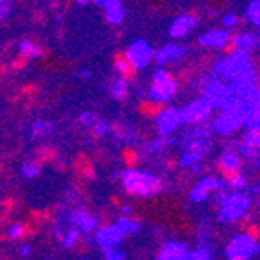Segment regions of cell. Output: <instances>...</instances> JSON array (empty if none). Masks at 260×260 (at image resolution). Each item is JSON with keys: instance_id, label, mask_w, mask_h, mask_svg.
Listing matches in <instances>:
<instances>
[{"instance_id": "5", "label": "cell", "mask_w": 260, "mask_h": 260, "mask_svg": "<svg viewBox=\"0 0 260 260\" xmlns=\"http://www.w3.org/2000/svg\"><path fill=\"white\" fill-rule=\"evenodd\" d=\"M260 253L258 240L247 231H240L225 246V260H251Z\"/></svg>"}, {"instance_id": "36", "label": "cell", "mask_w": 260, "mask_h": 260, "mask_svg": "<svg viewBox=\"0 0 260 260\" xmlns=\"http://www.w3.org/2000/svg\"><path fill=\"white\" fill-rule=\"evenodd\" d=\"M222 29H225V31H230V29H235V27L239 26V17L235 13H225V15H222Z\"/></svg>"}, {"instance_id": "10", "label": "cell", "mask_w": 260, "mask_h": 260, "mask_svg": "<svg viewBox=\"0 0 260 260\" xmlns=\"http://www.w3.org/2000/svg\"><path fill=\"white\" fill-rule=\"evenodd\" d=\"M182 118H184V124H189V126H199V124H206L211 117V109L208 108L202 99H195L191 100L189 104L184 106L182 109Z\"/></svg>"}, {"instance_id": "20", "label": "cell", "mask_w": 260, "mask_h": 260, "mask_svg": "<svg viewBox=\"0 0 260 260\" xmlns=\"http://www.w3.org/2000/svg\"><path fill=\"white\" fill-rule=\"evenodd\" d=\"M209 75H211L213 78L220 80V82L230 84L231 78L235 77V70H233V66L230 64V60H228L225 56H220V58H217V60L213 62Z\"/></svg>"}, {"instance_id": "31", "label": "cell", "mask_w": 260, "mask_h": 260, "mask_svg": "<svg viewBox=\"0 0 260 260\" xmlns=\"http://www.w3.org/2000/svg\"><path fill=\"white\" fill-rule=\"evenodd\" d=\"M78 240H82V233L77 230V228H68V231H66V235L62 237V246L64 247H75L77 246Z\"/></svg>"}, {"instance_id": "32", "label": "cell", "mask_w": 260, "mask_h": 260, "mask_svg": "<svg viewBox=\"0 0 260 260\" xmlns=\"http://www.w3.org/2000/svg\"><path fill=\"white\" fill-rule=\"evenodd\" d=\"M235 151H237V155H239L240 158H246V160H249V162H251V158H253V162L258 160V149L249 148V146H246V144H242V142L237 146Z\"/></svg>"}, {"instance_id": "29", "label": "cell", "mask_w": 260, "mask_h": 260, "mask_svg": "<svg viewBox=\"0 0 260 260\" xmlns=\"http://www.w3.org/2000/svg\"><path fill=\"white\" fill-rule=\"evenodd\" d=\"M246 18L251 26L258 27L260 26V2L258 0H251L246 6Z\"/></svg>"}, {"instance_id": "14", "label": "cell", "mask_w": 260, "mask_h": 260, "mask_svg": "<svg viewBox=\"0 0 260 260\" xmlns=\"http://www.w3.org/2000/svg\"><path fill=\"white\" fill-rule=\"evenodd\" d=\"M199 26V18L191 13H182L178 15L171 24H169V37L171 39H184L186 35H189L191 31Z\"/></svg>"}, {"instance_id": "27", "label": "cell", "mask_w": 260, "mask_h": 260, "mask_svg": "<svg viewBox=\"0 0 260 260\" xmlns=\"http://www.w3.org/2000/svg\"><path fill=\"white\" fill-rule=\"evenodd\" d=\"M247 186H249V180L244 173H237V175H231L230 180L225 182V187L230 191H239V193H246Z\"/></svg>"}, {"instance_id": "42", "label": "cell", "mask_w": 260, "mask_h": 260, "mask_svg": "<svg viewBox=\"0 0 260 260\" xmlns=\"http://www.w3.org/2000/svg\"><path fill=\"white\" fill-rule=\"evenodd\" d=\"M11 9H13V2L9 0H0V20H4L11 15Z\"/></svg>"}, {"instance_id": "35", "label": "cell", "mask_w": 260, "mask_h": 260, "mask_svg": "<svg viewBox=\"0 0 260 260\" xmlns=\"http://www.w3.org/2000/svg\"><path fill=\"white\" fill-rule=\"evenodd\" d=\"M189 199L193 200V202H197V204H202V202H206V200L209 199V191H206L204 187L197 184V186L191 189Z\"/></svg>"}, {"instance_id": "8", "label": "cell", "mask_w": 260, "mask_h": 260, "mask_svg": "<svg viewBox=\"0 0 260 260\" xmlns=\"http://www.w3.org/2000/svg\"><path fill=\"white\" fill-rule=\"evenodd\" d=\"M184 126L182 111L178 108H164L156 113L155 127L158 131V137H171L177 129Z\"/></svg>"}, {"instance_id": "1", "label": "cell", "mask_w": 260, "mask_h": 260, "mask_svg": "<svg viewBox=\"0 0 260 260\" xmlns=\"http://www.w3.org/2000/svg\"><path fill=\"white\" fill-rule=\"evenodd\" d=\"M120 180L126 193L135 197H153L156 193H160L164 187L162 180L156 175L137 168L124 169L120 173Z\"/></svg>"}, {"instance_id": "12", "label": "cell", "mask_w": 260, "mask_h": 260, "mask_svg": "<svg viewBox=\"0 0 260 260\" xmlns=\"http://www.w3.org/2000/svg\"><path fill=\"white\" fill-rule=\"evenodd\" d=\"M184 56H186V48L184 46L175 42H168L166 46H162V48H158L153 53V60L156 62V68H166L168 64L182 60Z\"/></svg>"}, {"instance_id": "17", "label": "cell", "mask_w": 260, "mask_h": 260, "mask_svg": "<svg viewBox=\"0 0 260 260\" xmlns=\"http://www.w3.org/2000/svg\"><path fill=\"white\" fill-rule=\"evenodd\" d=\"M231 40V33L225 29H209L199 37V44L202 48L224 49Z\"/></svg>"}, {"instance_id": "7", "label": "cell", "mask_w": 260, "mask_h": 260, "mask_svg": "<svg viewBox=\"0 0 260 260\" xmlns=\"http://www.w3.org/2000/svg\"><path fill=\"white\" fill-rule=\"evenodd\" d=\"M64 220L70 224V228H77L82 235H93L100 228V217L95 213L84 211V209H64ZM60 217V218H62Z\"/></svg>"}, {"instance_id": "38", "label": "cell", "mask_w": 260, "mask_h": 260, "mask_svg": "<svg viewBox=\"0 0 260 260\" xmlns=\"http://www.w3.org/2000/svg\"><path fill=\"white\" fill-rule=\"evenodd\" d=\"M115 70H117L118 77H126L127 78V73L131 71L129 64L126 62V58L124 56H118L117 60H115Z\"/></svg>"}, {"instance_id": "26", "label": "cell", "mask_w": 260, "mask_h": 260, "mask_svg": "<svg viewBox=\"0 0 260 260\" xmlns=\"http://www.w3.org/2000/svg\"><path fill=\"white\" fill-rule=\"evenodd\" d=\"M189 260H213V246L206 239H202L195 251H191Z\"/></svg>"}, {"instance_id": "4", "label": "cell", "mask_w": 260, "mask_h": 260, "mask_svg": "<svg viewBox=\"0 0 260 260\" xmlns=\"http://www.w3.org/2000/svg\"><path fill=\"white\" fill-rule=\"evenodd\" d=\"M200 82H202L200 84V93H202L200 99L204 100L211 111H220L228 104V100L231 99L230 86L217 80V78H213L211 75H204L200 78Z\"/></svg>"}, {"instance_id": "30", "label": "cell", "mask_w": 260, "mask_h": 260, "mask_svg": "<svg viewBox=\"0 0 260 260\" xmlns=\"http://www.w3.org/2000/svg\"><path fill=\"white\" fill-rule=\"evenodd\" d=\"M40 173H42V169H40V166L37 164V162L27 160V162L22 164V169H20L22 178H26V180H33V178L40 177Z\"/></svg>"}, {"instance_id": "41", "label": "cell", "mask_w": 260, "mask_h": 260, "mask_svg": "<svg viewBox=\"0 0 260 260\" xmlns=\"http://www.w3.org/2000/svg\"><path fill=\"white\" fill-rule=\"evenodd\" d=\"M168 78H171V75H169V71L166 68H156L151 75L153 82H162V80H168Z\"/></svg>"}, {"instance_id": "48", "label": "cell", "mask_w": 260, "mask_h": 260, "mask_svg": "<svg viewBox=\"0 0 260 260\" xmlns=\"http://www.w3.org/2000/svg\"><path fill=\"white\" fill-rule=\"evenodd\" d=\"M29 253H31V247L29 246H22L20 247V255L22 256H29Z\"/></svg>"}, {"instance_id": "15", "label": "cell", "mask_w": 260, "mask_h": 260, "mask_svg": "<svg viewBox=\"0 0 260 260\" xmlns=\"http://www.w3.org/2000/svg\"><path fill=\"white\" fill-rule=\"evenodd\" d=\"M191 249L184 242L178 240H168L160 246L156 260H189Z\"/></svg>"}, {"instance_id": "22", "label": "cell", "mask_w": 260, "mask_h": 260, "mask_svg": "<svg viewBox=\"0 0 260 260\" xmlns=\"http://www.w3.org/2000/svg\"><path fill=\"white\" fill-rule=\"evenodd\" d=\"M228 60H230V64L233 66L235 73H239V71L246 70V68H249L251 64V55L246 51H240V49H231V53L228 56H225Z\"/></svg>"}, {"instance_id": "3", "label": "cell", "mask_w": 260, "mask_h": 260, "mask_svg": "<svg viewBox=\"0 0 260 260\" xmlns=\"http://www.w3.org/2000/svg\"><path fill=\"white\" fill-rule=\"evenodd\" d=\"M244 115H246V106L242 100H237L231 96L228 104L220 109L215 120H213V131L218 137H231L242 127Z\"/></svg>"}, {"instance_id": "25", "label": "cell", "mask_w": 260, "mask_h": 260, "mask_svg": "<svg viewBox=\"0 0 260 260\" xmlns=\"http://www.w3.org/2000/svg\"><path fill=\"white\" fill-rule=\"evenodd\" d=\"M199 186H202L206 191H215V193H220V191H225V180L220 177H215V175H206V177L200 178Z\"/></svg>"}, {"instance_id": "34", "label": "cell", "mask_w": 260, "mask_h": 260, "mask_svg": "<svg viewBox=\"0 0 260 260\" xmlns=\"http://www.w3.org/2000/svg\"><path fill=\"white\" fill-rule=\"evenodd\" d=\"M102 258L104 260H126V251L120 247H108L102 249Z\"/></svg>"}, {"instance_id": "24", "label": "cell", "mask_w": 260, "mask_h": 260, "mask_svg": "<svg viewBox=\"0 0 260 260\" xmlns=\"http://www.w3.org/2000/svg\"><path fill=\"white\" fill-rule=\"evenodd\" d=\"M53 131V122L51 120H46V118H39L31 124V129H29V137L31 139H42L46 135H49Z\"/></svg>"}, {"instance_id": "23", "label": "cell", "mask_w": 260, "mask_h": 260, "mask_svg": "<svg viewBox=\"0 0 260 260\" xmlns=\"http://www.w3.org/2000/svg\"><path fill=\"white\" fill-rule=\"evenodd\" d=\"M113 224L117 225L118 230L122 231V233L126 235H135V233H140V230H142V224H140L139 220H135V218L131 217H118L117 220L113 222Z\"/></svg>"}, {"instance_id": "49", "label": "cell", "mask_w": 260, "mask_h": 260, "mask_svg": "<svg viewBox=\"0 0 260 260\" xmlns=\"http://www.w3.org/2000/svg\"><path fill=\"white\" fill-rule=\"evenodd\" d=\"M111 177H113V178H120V171H113Z\"/></svg>"}, {"instance_id": "45", "label": "cell", "mask_w": 260, "mask_h": 260, "mask_svg": "<svg viewBox=\"0 0 260 260\" xmlns=\"http://www.w3.org/2000/svg\"><path fill=\"white\" fill-rule=\"evenodd\" d=\"M131 213H133V206H129V204L120 206V217H129Z\"/></svg>"}, {"instance_id": "11", "label": "cell", "mask_w": 260, "mask_h": 260, "mask_svg": "<svg viewBox=\"0 0 260 260\" xmlns=\"http://www.w3.org/2000/svg\"><path fill=\"white\" fill-rule=\"evenodd\" d=\"M126 235L122 233L115 224H104L95 231V242L100 249H108V247H120L124 242Z\"/></svg>"}, {"instance_id": "33", "label": "cell", "mask_w": 260, "mask_h": 260, "mask_svg": "<svg viewBox=\"0 0 260 260\" xmlns=\"http://www.w3.org/2000/svg\"><path fill=\"white\" fill-rule=\"evenodd\" d=\"M242 144L249 146V148H255L258 149L260 146V131H251V129H246L242 135Z\"/></svg>"}, {"instance_id": "2", "label": "cell", "mask_w": 260, "mask_h": 260, "mask_svg": "<svg viewBox=\"0 0 260 260\" xmlns=\"http://www.w3.org/2000/svg\"><path fill=\"white\" fill-rule=\"evenodd\" d=\"M218 200V220L233 224L247 215L251 209V197L239 191H220L217 193Z\"/></svg>"}, {"instance_id": "21", "label": "cell", "mask_w": 260, "mask_h": 260, "mask_svg": "<svg viewBox=\"0 0 260 260\" xmlns=\"http://www.w3.org/2000/svg\"><path fill=\"white\" fill-rule=\"evenodd\" d=\"M109 95L117 102L126 100L127 95H129V80L126 77H115L109 84Z\"/></svg>"}, {"instance_id": "19", "label": "cell", "mask_w": 260, "mask_h": 260, "mask_svg": "<svg viewBox=\"0 0 260 260\" xmlns=\"http://www.w3.org/2000/svg\"><path fill=\"white\" fill-rule=\"evenodd\" d=\"M218 166L224 173L228 175H237L240 173V168H242V158L237 155L235 149H225L220 156H218Z\"/></svg>"}, {"instance_id": "13", "label": "cell", "mask_w": 260, "mask_h": 260, "mask_svg": "<svg viewBox=\"0 0 260 260\" xmlns=\"http://www.w3.org/2000/svg\"><path fill=\"white\" fill-rule=\"evenodd\" d=\"M178 91V84L173 77L168 78V80H162V82H153L149 87L148 96L151 102H158V104H164L173 99Z\"/></svg>"}, {"instance_id": "47", "label": "cell", "mask_w": 260, "mask_h": 260, "mask_svg": "<svg viewBox=\"0 0 260 260\" xmlns=\"http://www.w3.org/2000/svg\"><path fill=\"white\" fill-rule=\"evenodd\" d=\"M78 77L84 78V80H87V78H91V71H89V70H80V71H78Z\"/></svg>"}, {"instance_id": "16", "label": "cell", "mask_w": 260, "mask_h": 260, "mask_svg": "<svg viewBox=\"0 0 260 260\" xmlns=\"http://www.w3.org/2000/svg\"><path fill=\"white\" fill-rule=\"evenodd\" d=\"M95 6L104 9V17L111 26H120L124 18H126L124 4L120 0H95Z\"/></svg>"}, {"instance_id": "6", "label": "cell", "mask_w": 260, "mask_h": 260, "mask_svg": "<svg viewBox=\"0 0 260 260\" xmlns=\"http://www.w3.org/2000/svg\"><path fill=\"white\" fill-rule=\"evenodd\" d=\"M153 53H155V49L151 48V44L148 40L139 39V40H133L127 46L126 53H124V58H126V62L129 64L131 70H146L153 62Z\"/></svg>"}, {"instance_id": "43", "label": "cell", "mask_w": 260, "mask_h": 260, "mask_svg": "<svg viewBox=\"0 0 260 260\" xmlns=\"http://www.w3.org/2000/svg\"><path fill=\"white\" fill-rule=\"evenodd\" d=\"M78 120H80V124H84V126H91L93 122H95V115H93L91 111H84V113H80Z\"/></svg>"}, {"instance_id": "46", "label": "cell", "mask_w": 260, "mask_h": 260, "mask_svg": "<svg viewBox=\"0 0 260 260\" xmlns=\"http://www.w3.org/2000/svg\"><path fill=\"white\" fill-rule=\"evenodd\" d=\"M191 171H193V175H200V173H202V171H204V166H202V162L191 166Z\"/></svg>"}, {"instance_id": "37", "label": "cell", "mask_w": 260, "mask_h": 260, "mask_svg": "<svg viewBox=\"0 0 260 260\" xmlns=\"http://www.w3.org/2000/svg\"><path fill=\"white\" fill-rule=\"evenodd\" d=\"M91 131L96 137H104V135H108L109 131H111V126H109L106 120H96L91 124Z\"/></svg>"}, {"instance_id": "40", "label": "cell", "mask_w": 260, "mask_h": 260, "mask_svg": "<svg viewBox=\"0 0 260 260\" xmlns=\"http://www.w3.org/2000/svg\"><path fill=\"white\" fill-rule=\"evenodd\" d=\"M24 235V225L18 224V222H15V224L9 225V230H8V237L11 240H18Z\"/></svg>"}, {"instance_id": "28", "label": "cell", "mask_w": 260, "mask_h": 260, "mask_svg": "<svg viewBox=\"0 0 260 260\" xmlns=\"http://www.w3.org/2000/svg\"><path fill=\"white\" fill-rule=\"evenodd\" d=\"M18 51H20L22 56H26V58H40L42 56V49L35 42H31V40H22L18 44Z\"/></svg>"}, {"instance_id": "44", "label": "cell", "mask_w": 260, "mask_h": 260, "mask_svg": "<svg viewBox=\"0 0 260 260\" xmlns=\"http://www.w3.org/2000/svg\"><path fill=\"white\" fill-rule=\"evenodd\" d=\"M258 193H260V186H258V184H251V186H247V193H246L247 197H251V195L256 197Z\"/></svg>"}, {"instance_id": "18", "label": "cell", "mask_w": 260, "mask_h": 260, "mask_svg": "<svg viewBox=\"0 0 260 260\" xmlns=\"http://www.w3.org/2000/svg\"><path fill=\"white\" fill-rule=\"evenodd\" d=\"M233 44V49H240V51H246L251 55L253 51L258 49V33L256 31H242V33H237V35L231 37L230 40Z\"/></svg>"}, {"instance_id": "39", "label": "cell", "mask_w": 260, "mask_h": 260, "mask_svg": "<svg viewBox=\"0 0 260 260\" xmlns=\"http://www.w3.org/2000/svg\"><path fill=\"white\" fill-rule=\"evenodd\" d=\"M178 164L182 166V168H191L193 164H199V160H197V156L191 155L189 151H184L182 155L178 156Z\"/></svg>"}, {"instance_id": "9", "label": "cell", "mask_w": 260, "mask_h": 260, "mask_svg": "<svg viewBox=\"0 0 260 260\" xmlns=\"http://www.w3.org/2000/svg\"><path fill=\"white\" fill-rule=\"evenodd\" d=\"M230 86L231 96L237 100H246V96L256 87V70L253 66L246 68V70L235 73V77L231 78Z\"/></svg>"}, {"instance_id": "51", "label": "cell", "mask_w": 260, "mask_h": 260, "mask_svg": "<svg viewBox=\"0 0 260 260\" xmlns=\"http://www.w3.org/2000/svg\"><path fill=\"white\" fill-rule=\"evenodd\" d=\"M84 260H86V258H84Z\"/></svg>"}, {"instance_id": "50", "label": "cell", "mask_w": 260, "mask_h": 260, "mask_svg": "<svg viewBox=\"0 0 260 260\" xmlns=\"http://www.w3.org/2000/svg\"><path fill=\"white\" fill-rule=\"evenodd\" d=\"M77 4H78V6H86V4H89V2H87V0H78Z\"/></svg>"}]
</instances>
